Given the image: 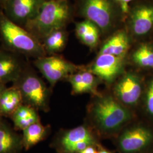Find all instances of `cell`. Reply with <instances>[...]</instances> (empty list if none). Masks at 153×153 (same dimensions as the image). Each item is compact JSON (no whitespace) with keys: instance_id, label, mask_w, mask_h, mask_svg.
Returning <instances> with one entry per match:
<instances>
[{"instance_id":"1","label":"cell","mask_w":153,"mask_h":153,"mask_svg":"<svg viewBox=\"0 0 153 153\" xmlns=\"http://www.w3.org/2000/svg\"><path fill=\"white\" fill-rule=\"evenodd\" d=\"M75 16L94 23L102 41L124 27L126 14L116 0H76Z\"/></svg>"},{"instance_id":"2","label":"cell","mask_w":153,"mask_h":153,"mask_svg":"<svg viewBox=\"0 0 153 153\" xmlns=\"http://www.w3.org/2000/svg\"><path fill=\"white\" fill-rule=\"evenodd\" d=\"M75 16L74 5L69 0H47L24 28L42 42L49 33L66 27Z\"/></svg>"},{"instance_id":"3","label":"cell","mask_w":153,"mask_h":153,"mask_svg":"<svg viewBox=\"0 0 153 153\" xmlns=\"http://www.w3.org/2000/svg\"><path fill=\"white\" fill-rule=\"evenodd\" d=\"M0 35L7 48L36 59L47 56L42 43L26 28L11 21L0 11Z\"/></svg>"},{"instance_id":"4","label":"cell","mask_w":153,"mask_h":153,"mask_svg":"<svg viewBox=\"0 0 153 153\" xmlns=\"http://www.w3.org/2000/svg\"><path fill=\"white\" fill-rule=\"evenodd\" d=\"M90 111L99 126L105 131L119 128L131 117L129 109L115 98L112 94L95 95Z\"/></svg>"},{"instance_id":"5","label":"cell","mask_w":153,"mask_h":153,"mask_svg":"<svg viewBox=\"0 0 153 153\" xmlns=\"http://www.w3.org/2000/svg\"><path fill=\"white\" fill-rule=\"evenodd\" d=\"M124 27L131 44L149 40L153 36V0H134L128 6Z\"/></svg>"},{"instance_id":"6","label":"cell","mask_w":153,"mask_h":153,"mask_svg":"<svg viewBox=\"0 0 153 153\" xmlns=\"http://www.w3.org/2000/svg\"><path fill=\"white\" fill-rule=\"evenodd\" d=\"M144 84V77L141 71L128 66L111 85L112 94L119 102L129 108L136 106L140 101Z\"/></svg>"},{"instance_id":"7","label":"cell","mask_w":153,"mask_h":153,"mask_svg":"<svg viewBox=\"0 0 153 153\" xmlns=\"http://www.w3.org/2000/svg\"><path fill=\"white\" fill-rule=\"evenodd\" d=\"M14 84L21 91L25 104L35 109L46 110L48 108L49 90L43 81L36 74L23 71Z\"/></svg>"},{"instance_id":"8","label":"cell","mask_w":153,"mask_h":153,"mask_svg":"<svg viewBox=\"0 0 153 153\" xmlns=\"http://www.w3.org/2000/svg\"><path fill=\"white\" fill-rule=\"evenodd\" d=\"M33 64L52 86L85 68V65H76L59 55L36 59Z\"/></svg>"},{"instance_id":"9","label":"cell","mask_w":153,"mask_h":153,"mask_svg":"<svg viewBox=\"0 0 153 153\" xmlns=\"http://www.w3.org/2000/svg\"><path fill=\"white\" fill-rule=\"evenodd\" d=\"M126 56L97 54L91 62L85 65L106 85L111 86L127 68Z\"/></svg>"},{"instance_id":"10","label":"cell","mask_w":153,"mask_h":153,"mask_svg":"<svg viewBox=\"0 0 153 153\" xmlns=\"http://www.w3.org/2000/svg\"><path fill=\"white\" fill-rule=\"evenodd\" d=\"M46 0H6L4 13L9 19L23 27L38 15Z\"/></svg>"},{"instance_id":"11","label":"cell","mask_w":153,"mask_h":153,"mask_svg":"<svg viewBox=\"0 0 153 153\" xmlns=\"http://www.w3.org/2000/svg\"><path fill=\"white\" fill-rule=\"evenodd\" d=\"M127 65L139 71H153V42L148 40L133 44L126 56Z\"/></svg>"},{"instance_id":"12","label":"cell","mask_w":153,"mask_h":153,"mask_svg":"<svg viewBox=\"0 0 153 153\" xmlns=\"http://www.w3.org/2000/svg\"><path fill=\"white\" fill-rule=\"evenodd\" d=\"M131 39L125 27L117 30L103 40L97 54L126 56L131 48Z\"/></svg>"},{"instance_id":"13","label":"cell","mask_w":153,"mask_h":153,"mask_svg":"<svg viewBox=\"0 0 153 153\" xmlns=\"http://www.w3.org/2000/svg\"><path fill=\"white\" fill-rule=\"evenodd\" d=\"M153 135L143 127H135L126 130L119 139V147L126 153H133L146 146L152 140Z\"/></svg>"},{"instance_id":"14","label":"cell","mask_w":153,"mask_h":153,"mask_svg":"<svg viewBox=\"0 0 153 153\" xmlns=\"http://www.w3.org/2000/svg\"><path fill=\"white\" fill-rule=\"evenodd\" d=\"M70 83L74 94L88 93L94 96L100 93L97 90L99 85L103 82L98 76L85 68L71 74L66 79Z\"/></svg>"},{"instance_id":"15","label":"cell","mask_w":153,"mask_h":153,"mask_svg":"<svg viewBox=\"0 0 153 153\" xmlns=\"http://www.w3.org/2000/svg\"><path fill=\"white\" fill-rule=\"evenodd\" d=\"M75 35L82 44L88 47L91 52L98 51L102 42L99 28L86 19L75 23Z\"/></svg>"},{"instance_id":"16","label":"cell","mask_w":153,"mask_h":153,"mask_svg":"<svg viewBox=\"0 0 153 153\" xmlns=\"http://www.w3.org/2000/svg\"><path fill=\"white\" fill-rule=\"evenodd\" d=\"M23 71L20 61L14 55L0 51V83L16 82Z\"/></svg>"},{"instance_id":"17","label":"cell","mask_w":153,"mask_h":153,"mask_svg":"<svg viewBox=\"0 0 153 153\" xmlns=\"http://www.w3.org/2000/svg\"><path fill=\"white\" fill-rule=\"evenodd\" d=\"M23 103L22 94L16 86L6 88L0 97V115H12Z\"/></svg>"},{"instance_id":"18","label":"cell","mask_w":153,"mask_h":153,"mask_svg":"<svg viewBox=\"0 0 153 153\" xmlns=\"http://www.w3.org/2000/svg\"><path fill=\"white\" fill-rule=\"evenodd\" d=\"M69 34L66 28L55 30L47 35L42 43L47 55H59L68 43Z\"/></svg>"},{"instance_id":"19","label":"cell","mask_w":153,"mask_h":153,"mask_svg":"<svg viewBox=\"0 0 153 153\" xmlns=\"http://www.w3.org/2000/svg\"><path fill=\"white\" fill-rule=\"evenodd\" d=\"M12 118L15 126L22 131L39 120L36 109L27 104L20 105L12 114Z\"/></svg>"},{"instance_id":"20","label":"cell","mask_w":153,"mask_h":153,"mask_svg":"<svg viewBox=\"0 0 153 153\" xmlns=\"http://www.w3.org/2000/svg\"><path fill=\"white\" fill-rule=\"evenodd\" d=\"M21 144L19 137L8 127L0 124V153H13Z\"/></svg>"},{"instance_id":"21","label":"cell","mask_w":153,"mask_h":153,"mask_svg":"<svg viewBox=\"0 0 153 153\" xmlns=\"http://www.w3.org/2000/svg\"><path fill=\"white\" fill-rule=\"evenodd\" d=\"M23 131L22 144L25 149L27 150L43 139L45 133V129L38 121L28 126Z\"/></svg>"},{"instance_id":"22","label":"cell","mask_w":153,"mask_h":153,"mask_svg":"<svg viewBox=\"0 0 153 153\" xmlns=\"http://www.w3.org/2000/svg\"><path fill=\"white\" fill-rule=\"evenodd\" d=\"M85 140L93 141V138L85 127L80 126L67 132L61 139V145L66 150L73 145Z\"/></svg>"},{"instance_id":"23","label":"cell","mask_w":153,"mask_h":153,"mask_svg":"<svg viewBox=\"0 0 153 153\" xmlns=\"http://www.w3.org/2000/svg\"><path fill=\"white\" fill-rule=\"evenodd\" d=\"M144 87V103L146 111L150 115L153 116V76L147 81Z\"/></svg>"},{"instance_id":"24","label":"cell","mask_w":153,"mask_h":153,"mask_svg":"<svg viewBox=\"0 0 153 153\" xmlns=\"http://www.w3.org/2000/svg\"><path fill=\"white\" fill-rule=\"evenodd\" d=\"M93 143V141H81L73 145L71 147L68 148L66 151L70 153L80 152L86 148L90 146Z\"/></svg>"},{"instance_id":"25","label":"cell","mask_w":153,"mask_h":153,"mask_svg":"<svg viewBox=\"0 0 153 153\" xmlns=\"http://www.w3.org/2000/svg\"><path fill=\"white\" fill-rule=\"evenodd\" d=\"M120 5L122 7L123 10L126 14L128 9V6L129 4L134 0H116Z\"/></svg>"},{"instance_id":"26","label":"cell","mask_w":153,"mask_h":153,"mask_svg":"<svg viewBox=\"0 0 153 153\" xmlns=\"http://www.w3.org/2000/svg\"><path fill=\"white\" fill-rule=\"evenodd\" d=\"M79 153H98V152L95 150L94 148L90 146L81 152H79Z\"/></svg>"},{"instance_id":"27","label":"cell","mask_w":153,"mask_h":153,"mask_svg":"<svg viewBox=\"0 0 153 153\" xmlns=\"http://www.w3.org/2000/svg\"><path fill=\"white\" fill-rule=\"evenodd\" d=\"M6 88L5 84L0 83V97L1 95V93L3 91V90Z\"/></svg>"},{"instance_id":"28","label":"cell","mask_w":153,"mask_h":153,"mask_svg":"<svg viewBox=\"0 0 153 153\" xmlns=\"http://www.w3.org/2000/svg\"><path fill=\"white\" fill-rule=\"evenodd\" d=\"M98 153H111L110 152H108V151H107V150H100V151H99V152H98Z\"/></svg>"},{"instance_id":"29","label":"cell","mask_w":153,"mask_h":153,"mask_svg":"<svg viewBox=\"0 0 153 153\" xmlns=\"http://www.w3.org/2000/svg\"><path fill=\"white\" fill-rule=\"evenodd\" d=\"M6 0H0V4H2L4 2H5Z\"/></svg>"},{"instance_id":"30","label":"cell","mask_w":153,"mask_h":153,"mask_svg":"<svg viewBox=\"0 0 153 153\" xmlns=\"http://www.w3.org/2000/svg\"><path fill=\"white\" fill-rule=\"evenodd\" d=\"M152 38H153V39H152V42H153V36H152Z\"/></svg>"},{"instance_id":"31","label":"cell","mask_w":153,"mask_h":153,"mask_svg":"<svg viewBox=\"0 0 153 153\" xmlns=\"http://www.w3.org/2000/svg\"><path fill=\"white\" fill-rule=\"evenodd\" d=\"M46 1H47V0H46Z\"/></svg>"}]
</instances>
